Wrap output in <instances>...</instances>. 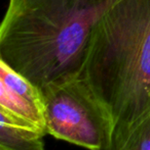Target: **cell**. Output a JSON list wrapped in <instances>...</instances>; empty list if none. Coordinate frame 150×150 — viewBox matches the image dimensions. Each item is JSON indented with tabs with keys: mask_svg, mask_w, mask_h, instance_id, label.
Segmentation results:
<instances>
[{
	"mask_svg": "<svg viewBox=\"0 0 150 150\" xmlns=\"http://www.w3.org/2000/svg\"><path fill=\"white\" fill-rule=\"evenodd\" d=\"M47 134L90 150H112V120L81 78L41 90Z\"/></svg>",
	"mask_w": 150,
	"mask_h": 150,
	"instance_id": "3957f363",
	"label": "cell"
},
{
	"mask_svg": "<svg viewBox=\"0 0 150 150\" xmlns=\"http://www.w3.org/2000/svg\"><path fill=\"white\" fill-rule=\"evenodd\" d=\"M80 78L112 120V150L150 115V0H120L92 32Z\"/></svg>",
	"mask_w": 150,
	"mask_h": 150,
	"instance_id": "7a4b0ae2",
	"label": "cell"
},
{
	"mask_svg": "<svg viewBox=\"0 0 150 150\" xmlns=\"http://www.w3.org/2000/svg\"><path fill=\"white\" fill-rule=\"evenodd\" d=\"M118 150H150V115L131 133Z\"/></svg>",
	"mask_w": 150,
	"mask_h": 150,
	"instance_id": "8992f818",
	"label": "cell"
},
{
	"mask_svg": "<svg viewBox=\"0 0 150 150\" xmlns=\"http://www.w3.org/2000/svg\"><path fill=\"white\" fill-rule=\"evenodd\" d=\"M120 0H9L0 60L40 90L79 78L92 32Z\"/></svg>",
	"mask_w": 150,
	"mask_h": 150,
	"instance_id": "6da1fadb",
	"label": "cell"
},
{
	"mask_svg": "<svg viewBox=\"0 0 150 150\" xmlns=\"http://www.w3.org/2000/svg\"><path fill=\"white\" fill-rule=\"evenodd\" d=\"M0 110L46 131L42 92L35 84L0 60Z\"/></svg>",
	"mask_w": 150,
	"mask_h": 150,
	"instance_id": "277c9868",
	"label": "cell"
},
{
	"mask_svg": "<svg viewBox=\"0 0 150 150\" xmlns=\"http://www.w3.org/2000/svg\"><path fill=\"white\" fill-rule=\"evenodd\" d=\"M46 134L31 122L0 110V150H44Z\"/></svg>",
	"mask_w": 150,
	"mask_h": 150,
	"instance_id": "5b68a950",
	"label": "cell"
}]
</instances>
